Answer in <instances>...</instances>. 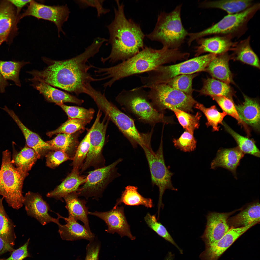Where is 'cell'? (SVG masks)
<instances>
[{
	"label": "cell",
	"mask_w": 260,
	"mask_h": 260,
	"mask_svg": "<svg viewBox=\"0 0 260 260\" xmlns=\"http://www.w3.org/2000/svg\"><path fill=\"white\" fill-rule=\"evenodd\" d=\"M255 3L252 0H221L206 1L201 4L206 8L219 9L227 12L228 14L236 13L242 12Z\"/></svg>",
	"instance_id": "31"
},
{
	"label": "cell",
	"mask_w": 260,
	"mask_h": 260,
	"mask_svg": "<svg viewBox=\"0 0 260 260\" xmlns=\"http://www.w3.org/2000/svg\"><path fill=\"white\" fill-rule=\"evenodd\" d=\"M3 198L0 199V237L12 247L15 244L16 238L14 225L4 209L2 204Z\"/></svg>",
	"instance_id": "36"
},
{
	"label": "cell",
	"mask_w": 260,
	"mask_h": 260,
	"mask_svg": "<svg viewBox=\"0 0 260 260\" xmlns=\"http://www.w3.org/2000/svg\"><path fill=\"white\" fill-rule=\"evenodd\" d=\"M260 8V3H255L242 12L228 14L217 23L202 31L189 33L188 42L191 43L198 39L213 35L228 36L232 39L239 37L246 31L248 23Z\"/></svg>",
	"instance_id": "8"
},
{
	"label": "cell",
	"mask_w": 260,
	"mask_h": 260,
	"mask_svg": "<svg viewBox=\"0 0 260 260\" xmlns=\"http://www.w3.org/2000/svg\"><path fill=\"white\" fill-rule=\"evenodd\" d=\"M9 1L16 7L17 11L19 14L21 9L27 4H29L31 0H10Z\"/></svg>",
	"instance_id": "52"
},
{
	"label": "cell",
	"mask_w": 260,
	"mask_h": 260,
	"mask_svg": "<svg viewBox=\"0 0 260 260\" xmlns=\"http://www.w3.org/2000/svg\"><path fill=\"white\" fill-rule=\"evenodd\" d=\"M244 154L238 147L220 149L211 163V168L215 169L219 167L224 168L231 171L237 178V168Z\"/></svg>",
	"instance_id": "24"
},
{
	"label": "cell",
	"mask_w": 260,
	"mask_h": 260,
	"mask_svg": "<svg viewBox=\"0 0 260 260\" xmlns=\"http://www.w3.org/2000/svg\"><path fill=\"white\" fill-rule=\"evenodd\" d=\"M23 204L27 214L33 217L43 225L52 222L59 226V219L54 218L49 214L50 210L49 205L38 193L29 191L24 197Z\"/></svg>",
	"instance_id": "19"
},
{
	"label": "cell",
	"mask_w": 260,
	"mask_h": 260,
	"mask_svg": "<svg viewBox=\"0 0 260 260\" xmlns=\"http://www.w3.org/2000/svg\"><path fill=\"white\" fill-rule=\"evenodd\" d=\"M40 158L39 156L34 150L26 145L14 156L12 160L17 167L28 172L37 160Z\"/></svg>",
	"instance_id": "35"
},
{
	"label": "cell",
	"mask_w": 260,
	"mask_h": 260,
	"mask_svg": "<svg viewBox=\"0 0 260 260\" xmlns=\"http://www.w3.org/2000/svg\"><path fill=\"white\" fill-rule=\"evenodd\" d=\"M187 54L179 49L163 47L160 49L144 47L136 55L115 65L107 68L97 67L96 73L100 74L104 80H110L103 84L110 87L117 81L136 74L148 72L164 64L186 60Z\"/></svg>",
	"instance_id": "2"
},
{
	"label": "cell",
	"mask_w": 260,
	"mask_h": 260,
	"mask_svg": "<svg viewBox=\"0 0 260 260\" xmlns=\"http://www.w3.org/2000/svg\"><path fill=\"white\" fill-rule=\"evenodd\" d=\"M237 210L228 213L210 212L208 214L205 228L201 236L205 247L217 241L229 230L230 228L228 219Z\"/></svg>",
	"instance_id": "15"
},
{
	"label": "cell",
	"mask_w": 260,
	"mask_h": 260,
	"mask_svg": "<svg viewBox=\"0 0 260 260\" xmlns=\"http://www.w3.org/2000/svg\"><path fill=\"white\" fill-rule=\"evenodd\" d=\"M229 58L226 53L217 55L208 64L205 71L214 78L229 84L233 81L229 66Z\"/></svg>",
	"instance_id": "29"
},
{
	"label": "cell",
	"mask_w": 260,
	"mask_h": 260,
	"mask_svg": "<svg viewBox=\"0 0 260 260\" xmlns=\"http://www.w3.org/2000/svg\"><path fill=\"white\" fill-rule=\"evenodd\" d=\"M84 130H81L72 134L59 133L53 139L46 142L54 150L64 152L72 160L79 143L78 137Z\"/></svg>",
	"instance_id": "28"
},
{
	"label": "cell",
	"mask_w": 260,
	"mask_h": 260,
	"mask_svg": "<svg viewBox=\"0 0 260 260\" xmlns=\"http://www.w3.org/2000/svg\"><path fill=\"white\" fill-rule=\"evenodd\" d=\"M217 56L211 53L196 57L173 65H162L148 72L146 77L140 76L143 88H150L160 84H166L172 78L182 75L205 71L209 63Z\"/></svg>",
	"instance_id": "6"
},
{
	"label": "cell",
	"mask_w": 260,
	"mask_h": 260,
	"mask_svg": "<svg viewBox=\"0 0 260 260\" xmlns=\"http://www.w3.org/2000/svg\"><path fill=\"white\" fill-rule=\"evenodd\" d=\"M147 161L150 170L151 182L153 186L159 188V196L158 204V214H160L161 208H163L162 196L166 190L177 191V189L173 186L171 177L173 173L166 166L163 153L162 136L159 147L157 151L154 152L151 147H144L142 148Z\"/></svg>",
	"instance_id": "10"
},
{
	"label": "cell",
	"mask_w": 260,
	"mask_h": 260,
	"mask_svg": "<svg viewBox=\"0 0 260 260\" xmlns=\"http://www.w3.org/2000/svg\"><path fill=\"white\" fill-rule=\"evenodd\" d=\"M30 239L22 246L13 252L10 256L7 258H1L0 260H22L30 256L28 251Z\"/></svg>",
	"instance_id": "51"
},
{
	"label": "cell",
	"mask_w": 260,
	"mask_h": 260,
	"mask_svg": "<svg viewBox=\"0 0 260 260\" xmlns=\"http://www.w3.org/2000/svg\"><path fill=\"white\" fill-rule=\"evenodd\" d=\"M106 115L129 141L134 148L138 145L151 147V141L153 129L147 133H141L137 129L133 119L118 109L115 105L110 107Z\"/></svg>",
	"instance_id": "13"
},
{
	"label": "cell",
	"mask_w": 260,
	"mask_h": 260,
	"mask_svg": "<svg viewBox=\"0 0 260 260\" xmlns=\"http://www.w3.org/2000/svg\"><path fill=\"white\" fill-rule=\"evenodd\" d=\"M138 188L135 186L129 185L126 187L122 193L120 197L118 199L113 208L123 203L130 206L141 205L148 208H151L154 205L152 200L145 198L138 191Z\"/></svg>",
	"instance_id": "32"
},
{
	"label": "cell",
	"mask_w": 260,
	"mask_h": 260,
	"mask_svg": "<svg viewBox=\"0 0 260 260\" xmlns=\"http://www.w3.org/2000/svg\"><path fill=\"white\" fill-rule=\"evenodd\" d=\"M105 1L104 0H77L75 2L81 8H85L88 7L95 8L97 12V17H100L101 15L109 13L110 10L104 8L103 3Z\"/></svg>",
	"instance_id": "49"
},
{
	"label": "cell",
	"mask_w": 260,
	"mask_h": 260,
	"mask_svg": "<svg viewBox=\"0 0 260 260\" xmlns=\"http://www.w3.org/2000/svg\"><path fill=\"white\" fill-rule=\"evenodd\" d=\"M20 15L9 0H0V45L10 42L15 36Z\"/></svg>",
	"instance_id": "17"
},
{
	"label": "cell",
	"mask_w": 260,
	"mask_h": 260,
	"mask_svg": "<svg viewBox=\"0 0 260 260\" xmlns=\"http://www.w3.org/2000/svg\"><path fill=\"white\" fill-rule=\"evenodd\" d=\"M198 74L182 75L173 78L166 84L172 88L192 96L194 90L192 88L193 80Z\"/></svg>",
	"instance_id": "43"
},
{
	"label": "cell",
	"mask_w": 260,
	"mask_h": 260,
	"mask_svg": "<svg viewBox=\"0 0 260 260\" xmlns=\"http://www.w3.org/2000/svg\"><path fill=\"white\" fill-rule=\"evenodd\" d=\"M58 105L66 113L69 118L91 121L95 112V110L91 108L88 109L78 106H69L63 104Z\"/></svg>",
	"instance_id": "46"
},
{
	"label": "cell",
	"mask_w": 260,
	"mask_h": 260,
	"mask_svg": "<svg viewBox=\"0 0 260 260\" xmlns=\"http://www.w3.org/2000/svg\"><path fill=\"white\" fill-rule=\"evenodd\" d=\"M256 224L254 223L245 227L230 228L217 241L205 247L204 250L199 255L201 260H218L239 238Z\"/></svg>",
	"instance_id": "18"
},
{
	"label": "cell",
	"mask_w": 260,
	"mask_h": 260,
	"mask_svg": "<svg viewBox=\"0 0 260 260\" xmlns=\"http://www.w3.org/2000/svg\"><path fill=\"white\" fill-rule=\"evenodd\" d=\"M244 102L235 105L239 116L247 125L256 130L260 129V107L257 101L243 95Z\"/></svg>",
	"instance_id": "26"
},
{
	"label": "cell",
	"mask_w": 260,
	"mask_h": 260,
	"mask_svg": "<svg viewBox=\"0 0 260 260\" xmlns=\"http://www.w3.org/2000/svg\"><path fill=\"white\" fill-rule=\"evenodd\" d=\"M148 92L149 98L155 108L164 114V110L170 107L184 111L193 112V108L198 102L192 96L174 89L167 84L154 85Z\"/></svg>",
	"instance_id": "9"
},
{
	"label": "cell",
	"mask_w": 260,
	"mask_h": 260,
	"mask_svg": "<svg viewBox=\"0 0 260 260\" xmlns=\"http://www.w3.org/2000/svg\"><path fill=\"white\" fill-rule=\"evenodd\" d=\"M122 160L119 158L109 165L89 172L86 181L77 191L79 196L84 197L86 199L93 197L98 200L108 185L120 176L116 166Z\"/></svg>",
	"instance_id": "11"
},
{
	"label": "cell",
	"mask_w": 260,
	"mask_h": 260,
	"mask_svg": "<svg viewBox=\"0 0 260 260\" xmlns=\"http://www.w3.org/2000/svg\"><path fill=\"white\" fill-rule=\"evenodd\" d=\"M94 49L88 46L84 51L72 58L62 60H51L44 69L29 72L33 77L51 85L73 93L78 96L83 93L86 86L98 81L88 72L95 66L87 64L88 60L96 55Z\"/></svg>",
	"instance_id": "1"
},
{
	"label": "cell",
	"mask_w": 260,
	"mask_h": 260,
	"mask_svg": "<svg viewBox=\"0 0 260 260\" xmlns=\"http://www.w3.org/2000/svg\"><path fill=\"white\" fill-rule=\"evenodd\" d=\"M194 132L185 130L178 139L174 138L173 142L177 149L184 152H190L195 149L197 141L193 135Z\"/></svg>",
	"instance_id": "47"
},
{
	"label": "cell",
	"mask_w": 260,
	"mask_h": 260,
	"mask_svg": "<svg viewBox=\"0 0 260 260\" xmlns=\"http://www.w3.org/2000/svg\"><path fill=\"white\" fill-rule=\"evenodd\" d=\"M88 214L96 216L103 220L107 226V229L105 230L107 233L112 234L116 233L121 237L126 236L132 240L135 239V237L130 231L123 206H117L106 212L89 211Z\"/></svg>",
	"instance_id": "16"
},
{
	"label": "cell",
	"mask_w": 260,
	"mask_h": 260,
	"mask_svg": "<svg viewBox=\"0 0 260 260\" xmlns=\"http://www.w3.org/2000/svg\"><path fill=\"white\" fill-rule=\"evenodd\" d=\"M91 128L79 143L73 158L72 164L73 169H81L89 150L90 135Z\"/></svg>",
	"instance_id": "45"
},
{
	"label": "cell",
	"mask_w": 260,
	"mask_h": 260,
	"mask_svg": "<svg viewBox=\"0 0 260 260\" xmlns=\"http://www.w3.org/2000/svg\"><path fill=\"white\" fill-rule=\"evenodd\" d=\"M101 112L98 110L96 120L91 128L90 148L81 168L80 174L91 167L95 169L105 166V161L102 151L109 120L105 116L102 121H100Z\"/></svg>",
	"instance_id": "12"
},
{
	"label": "cell",
	"mask_w": 260,
	"mask_h": 260,
	"mask_svg": "<svg viewBox=\"0 0 260 260\" xmlns=\"http://www.w3.org/2000/svg\"><path fill=\"white\" fill-rule=\"evenodd\" d=\"M174 254L171 252L168 253L165 260H173L174 258Z\"/></svg>",
	"instance_id": "55"
},
{
	"label": "cell",
	"mask_w": 260,
	"mask_h": 260,
	"mask_svg": "<svg viewBox=\"0 0 260 260\" xmlns=\"http://www.w3.org/2000/svg\"><path fill=\"white\" fill-rule=\"evenodd\" d=\"M182 6L181 4L177 6L169 13L161 12L158 15L154 30L146 35L147 37L151 41L160 42L163 47L179 49L188 34L182 24Z\"/></svg>",
	"instance_id": "5"
},
{
	"label": "cell",
	"mask_w": 260,
	"mask_h": 260,
	"mask_svg": "<svg viewBox=\"0 0 260 260\" xmlns=\"http://www.w3.org/2000/svg\"><path fill=\"white\" fill-rule=\"evenodd\" d=\"M260 205L259 202L250 204L239 214L229 218L228 222L230 228L245 227L260 222Z\"/></svg>",
	"instance_id": "30"
},
{
	"label": "cell",
	"mask_w": 260,
	"mask_h": 260,
	"mask_svg": "<svg viewBox=\"0 0 260 260\" xmlns=\"http://www.w3.org/2000/svg\"><path fill=\"white\" fill-rule=\"evenodd\" d=\"M101 246L100 241L95 238L87 245L86 255L84 260H99Z\"/></svg>",
	"instance_id": "50"
},
{
	"label": "cell",
	"mask_w": 260,
	"mask_h": 260,
	"mask_svg": "<svg viewBox=\"0 0 260 260\" xmlns=\"http://www.w3.org/2000/svg\"><path fill=\"white\" fill-rule=\"evenodd\" d=\"M168 109L173 111L179 124L186 130L194 132L195 130L198 128L202 116L200 112H198L193 115L172 107H169Z\"/></svg>",
	"instance_id": "40"
},
{
	"label": "cell",
	"mask_w": 260,
	"mask_h": 260,
	"mask_svg": "<svg viewBox=\"0 0 260 260\" xmlns=\"http://www.w3.org/2000/svg\"><path fill=\"white\" fill-rule=\"evenodd\" d=\"M70 11L66 5L62 6H49L31 0L27 9L20 15V20L28 16H32L38 19H42L53 23L57 27L58 36L59 32H65L62 27L64 23L69 18Z\"/></svg>",
	"instance_id": "14"
},
{
	"label": "cell",
	"mask_w": 260,
	"mask_h": 260,
	"mask_svg": "<svg viewBox=\"0 0 260 260\" xmlns=\"http://www.w3.org/2000/svg\"><path fill=\"white\" fill-rule=\"evenodd\" d=\"M58 218L64 219L66 223L64 225L59 226L58 232L63 240L74 241L81 239L89 241L95 238V234L88 230L84 226L78 223L72 217H64L57 213Z\"/></svg>",
	"instance_id": "21"
},
{
	"label": "cell",
	"mask_w": 260,
	"mask_h": 260,
	"mask_svg": "<svg viewBox=\"0 0 260 260\" xmlns=\"http://www.w3.org/2000/svg\"><path fill=\"white\" fill-rule=\"evenodd\" d=\"M250 37L236 43L233 48L235 58L245 63L260 68L259 59L250 44Z\"/></svg>",
	"instance_id": "33"
},
{
	"label": "cell",
	"mask_w": 260,
	"mask_h": 260,
	"mask_svg": "<svg viewBox=\"0 0 260 260\" xmlns=\"http://www.w3.org/2000/svg\"><path fill=\"white\" fill-rule=\"evenodd\" d=\"M194 107L201 111L206 117L207 122L206 125L207 127L211 126L213 131H218L220 124H222L223 118L227 115L224 112L218 111L216 106L214 105L209 108L205 107L203 104L197 102Z\"/></svg>",
	"instance_id": "38"
},
{
	"label": "cell",
	"mask_w": 260,
	"mask_h": 260,
	"mask_svg": "<svg viewBox=\"0 0 260 260\" xmlns=\"http://www.w3.org/2000/svg\"><path fill=\"white\" fill-rule=\"evenodd\" d=\"M113 20L106 26L109 35L108 44L111 46L108 56L102 57L101 61L114 63L125 61L133 56L144 47L143 40L145 35L140 26L130 19H127L124 13V5L119 0H115Z\"/></svg>",
	"instance_id": "3"
},
{
	"label": "cell",
	"mask_w": 260,
	"mask_h": 260,
	"mask_svg": "<svg viewBox=\"0 0 260 260\" xmlns=\"http://www.w3.org/2000/svg\"><path fill=\"white\" fill-rule=\"evenodd\" d=\"M144 218L145 221L149 228L159 236L175 246L180 254H183V250L175 241L165 227L160 222L158 221L155 214L152 215L149 213H148Z\"/></svg>",
	"instance_id": "41"
},
{
	"label": "cell",
	"mask_w": 260,
	"mask_h": 260,
	"mask_svg": "<svg viewBox=\"0 0 260 260\" xmlns=\"http://www.w3.org/2000/svg\"><path fill=\"white\" fill-rule=\"evenodd\" d=\"M27 63L24 61L0 60V74L5 80L13 81L16 85L20 86L21 85L19 78L20 71Z\"/></svg>",
	"instance_id": "39"
},
{
	"label": "cell",
	"mask_w": 260,
	"mask_h": 260,
	"mask_svg": "<svg viewBox=\"0 0 260 260\" xmlns=\"http://www.w3.org/2000/svg\"><path fill=\"white\" fill-rule=\"evenodd\" d=\"M77 191L70 193L64 196L66 205L65 207L68 212L69 216L77 221H82L84 226L89 231H91L88 217V208L86 205L87 201L78 198Z\"/></svg>",
	"instance_id": "27"
},
{
	"label": "cell",
	"mask_w": 260,
	"mask_h": 260,
	"mask_svg": "<svg viewBox=\"0 0 260 260\" xmlns=\"http://www.w3.org/2000/svg\"><path fill=\"white\" fill-rule=\"evenodd\" d=\"M3 109L6 111L16 122L25 137L27 145L33 149L40 158L45 156L53 149L46 142H44L37 134L30 130L22 122L12 110L6 106Z\"/></svg>",
	"instance_id": "23"
},
{
	"label": "cell",
	"mask_w": 260,
	"mask_h": 260,
	"mask_svg": "<svg viewBox=\"0 0 260 260\" xmlns=\"http://www.w3.org/2000/svg\"><path fill=\"white\" fill-rule=\"evenodd\" d=\"M116 100L124 110L143 123L154 126L159 123H173L172 117L165 116L155 108L148 92L141 86L130 90H123L116 97Z\"/></svg>",
	"instance_id": "4"
},
{
	"label": "cell",
	"mask_w": 260,
	"mask_h": 260,
	"mask_svg": "<svg viewBox=\"0 0 260 260\" xmlns=\"http://www.w3.org/2000/svg\"><path fill=\"white\" fill-rule=\"evenodd\" d=\"M226 130L233 137L238 147L244 154H247L260 157V151L252 139L240 135L233 130L224 122L222 123Z\"/></svg>",
	"instance_id": "37"
},
{
	"label": "cell",
	"mask_w": 260,
	"mask_h": 260,
	"mask_svg": "<svg viewBox=\"0 0 260 260\" xmlns=\"http://www.w3.org/2000/svg\"><path fill=\"white\" fill-rule=\"evenodd\" d=\"M79 169H73L70 173L59 185L53 190L48 193L47 197L54 198L63 202L65 195L77 191L81 185L86 181L87 176L80 175Z\"/></svg>",
	"instance_id": "25"
},
{
	"label": "cell",
	"mask_w": 260,
	"mask_h": 260,
	"mask_svg": "<svg viewBox=\"0 0 260 260\" xmlns=\"http://www.w3.org/2000/svg\"><path fill=\"white\" fill-rule=\"evenodd\" d=\"M212 98L217 103L223 112L235 119L239 124L245 129L247 134L249 135V129L240 118L235 105L231 98L225 96H216Z\"/></svg>",
	"instance_id": "44"
},
{
	"label": "cell",
	"mask_w": 260,
	"mask_h": 260,
	"mask_svg": "<svg viewBox=\"0 0 260 260\" xmlns=\"http://www.w3.org/2000/svg\"><path fill=\"white\" fill-rule=\"evenodd\" d=\"M230 37L215 35L208 38H202L196 40L198 46L195 47L196 57L206 52L216 55L226 53L233 49L236 43H233Z\"/></svg>",
	"instance_id": "20"
},
{
	"label": "cell",
	"mask_w": 260,
	"mask_h": 260,
	"mask_svg": "<svg viewBox=\"0 0 260 260\" xmlns=\"http://www.w3.org/2000/svg\"><path fill=\"white\" fill-rule=\"evenodd\" d=\"M8 85V83L1 76L0 74V91L1 92H4L5 89Z\"/></svg>",
	"instance_id": "54"
},
{
	"label": "cell",
	"mask_w": 260,
	"mask_h": 260,
	"mask_svg": "<svg viewBox=\"0 0 260 260\" xmlns=\"http://www.w3.org/2000/svg\"><path fill=\"white\" fill-rule=\"evenodd\" d=\"M91 121L89 120L68 118L57 129L47 133L46 135L51 137L54 135L61 133L73 134L81 130H84L86 126Z\"/></svg>",
	"instance_id": "42"
},
{
	"label": "cell",
	"mask_w": 260,
	"mask_h": 260,
	"mask_svg": "<svg viewBox=\"0 0 260 260\" xmlns=\"http://www.w3.org/2000/svg\"><path fill=\"white\" fill-rule=\"evenodd\" d=\"M14 249L0 237V255L8 252H12Z\"/></svg>",
	"instance_id": "53"
},
{
	"label": "cell",
	"mask_w": 260,
	"mask_h": 260,
	"mask_svg": "<svg viewBox=\"0 0 260 260\" xmlns=\"http://www.w3.org/2000/svg\"><path fill=\"white\" fill-rule=\"evenodd\" d=\"M198 91L200 95L209 96L212 98L225 96L231 98L232 94L231 89L228 84L214 78L204 79L202 87Z\"/></svg>",
	"instance_id": "34"
},
{
	"label": "cell",
	"mask_w": 260,
	"mask_h": 260,
	"mask_svg": "<svg viewBox=\"0 0 260 260\" xmlns=\"http://www.w3.org/2000/svg\"><path fill=\"white\" fill-rule=\"evenodd\" d=\"M2 154L0 170V195L5 198L9 206L18 209L23 204L22 187L24 181L28 174L15 167L9 150H5Z\"/></svg>",
	"instance_id": "7"
},
{
	"label": "cell",
	"mask_w": 260,
	"mask_h": 260,
	"mask_svg": "<svg viewBox=\"0 0 260 260\" xmlns=\"http://www.w3.org/2000/svg\"><path fill=\"white\" fill-rule=\"evenodd\" d=\"M47 166L54 168L62 162L71 158L64 152L59 150H53L49 152L45 156Z\"/></svg>",
	"instance_id": "48"
},
{
	"label": "cell",
	"mask_w": 260,
	"mask_h": 260,
	"mask_svg": "<svg viewBox=\"0 0 260 260\" xmlns=\"http://www.w3.org/2000/svg\"><path fill=\"white\" fill-rule=\"evenodd\" d=\"M33 86L48 101L58 105L66 102L81 105L83 100L54 88L52 86L35 78L31 79Z\"/></svg>",
	"instance_id": "22"
}]
</instances>
